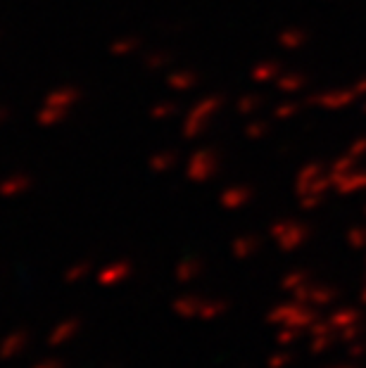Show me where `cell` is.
I'll use <instances>...</instances> for the list:
<instances>
[{
	"instance_id": "25",
	"label": "cell",
	"mask_w": 366,
	"mask_h": 368,
	"mask_svg": "<svg viewBox=\"0 0 366 368\" xmlns=\"http://www.w3.org/2000/svg\"><path fill=\"white\" fill-rule=\"evenodd\" d=\"M293 361L290 354H286V352H279V354H274L272 359H269V368H283L288 366Z\"/></svg>"
},
{
	"instance_id": "27",
	"label": "cell",
	"mask_w": 366,
	"mask_h": 368,
	"mask_svg": "<svg viewBox=\"0 0 366 368\" xmlns=\"http://www.w3.org/2000/svg\"><path fill=\"white\" fill-rule=\"evenodd\" d=\"M31 368H64V361H59L55 357H45V359H38Z\"/></svg>"
},
{
	"instance_id": "5",
	"label": "cell",
	"mask_w": 366,
	"mask_h": 368,
	"mask_svg": "<svg viewBox=\"0 0 366 368\" xmlns=\"http://www.w3.org/2000/svg\"><path fill=\"white\" fill-rule=\"evenodd\" d=\"M134 269L136 267L131 259H117V262L105 264V267L95 274V281H98L100 288H117V285H122L124 281L131 278Z\"/></svg>"
},
{
	"instance_id": "21",
	"label": "cell",
	"mask_w": 366,
	"mask_h": 368,
	"mask_svg": "<svg viewBox=\"0 0 366 368\" xmlns=\"http://www.w3.org/2000/svg\"><path fill=\"white\" fill-rule=\"evenodd\" d=\"M176 114H178L176 102H157V105L150 110V117H153L155 122H167V119L176 117Z\"/></svg>"
},
{
	"instance_id": "19",
	"label": "cell",
	"mask_w": 366,
	"mask_h": 368,
	"mask_svg": "<svg viewBox=\"0 0 366 368\" xmlns=\"http://www.w3.org/2000/svg\"><path fill=\"white\" fill-rule=\"evenodd\" d=\"M171 62H174V55L169 50H153V52H148V57H146V69L150 71L167 69Z\"/></svg>"
},
{
	"instance_id": "1",
	"label": "cell",
	"mask_w": 366,
	"mask_h": 368,
	"mask_svg": "<svg viewBox=\"0 0 366 368\" xmlns=\"http://www.w3.org/2000/svg\"><path fill=\"white\" fill-rule=\"evenodd\" d=\"M81 100V90L76 86H57L45 95L41 110L36 112V122L41 126H57L69 117L76 102Z\"/></svg>"
},
{
	"instance_id": "17",
	"label": "cell",
	"mask_w": 366,
	"mask_h": 368,
	"mask_svg": "<svg viewBox=\"0 0 366 368\" xmlns=\"http://www.w3.org/2000/svg\"><path fill=\"white\" fill-rule=\"evenodd\" d=\"M138 48H141V38H136V36H122V38L112 41L110 52L117 57H129V55H134Z\"/></svg>"
},
{
	"instance_id": "13",
	"label": "cell",
	"mask_w": 366,
	"mask_h": 368,
	"mask_svg": "<svg viewBox=\"0 0 366 368\" xmlns=\"http://www.w3.org/2000/svg\"><path fill=\"white\" fill-rule=\"evenodd\" d=\"M202 299L200 295H181L178 299H174V311L181 318H197L202 309Z\"/></svg>"
},
{
	"instance_id": "9",
	"label": "cell",
	"mask_w": 366,
	"mask_h": 368,
	"mask_svg": "<svg viewBox=\"0 0 366 368\" xmlns=\"http://www.w3.org/2000/svg\"><path fill=\"white\" fill-rule=\"evenodd\" d=\"M27 347H29V333L27 330H12V333L5 335L3 342H0V359L10 361V359L20 357Z\"/></svg>"
},
{
	"instance_id": "2",
	"label": "cell",
	"mask_w": 366,
	"mask_h": 368,
	"mask_svg": "<svg viewBox=\"0 0 366 368\" xmlns=\"http://www.w3.org/2000/svg\"><path fill=\"white\" fill-rule=\"evenodd\" d=\"M221 107H224V95H207V98L197 100L188 110V114H185L181 136L185 141H193V138L202 136L209 129V122L219 114Z\"/></svg>"
},
{
	"instance_id": "16",
	"label": "cell",
	"mask_w": 366,
	"mask_h": 368,
	"mask_svg": "<svg viewBox=\"0 0 366 368\" xmlns=\"http://www.w3.org/2000/svg\"><path fill=\"white\" fill-rule=\"evenodd\" d=\"M178 162V155L174 150H160L150 157V171L155 174H169Z\"/></svg>"
},
{
	"instance_id": "6",
	"label": "cell",
	"mask_w": 366,
	"mask_h": 368,
	"mask_svg": "<svg viewBox=\"0 0 366 368\" xmlns=\"http://www.w3.org/2000/svg\"><path fill=\"white\" fill-rule=\"evenodd\" d=\"M79 333H81V318H76V316L62 318V321L52 325V330L48 333V347L67 345V342L74 340Z\"/></svg>"
},
{
	"instance_id": "8",
	"label": "cell",
	"mask_w": 366,
	"mask_h": 368,
	"mask_svg": "<svg viewBox=\"0 0 366 368\" xmlns=\"http://www.w3.org/2000/svg\"><path fill=\"white\" fill-rule=\"evenodd\" d=\"M34 185V178L27 176V174H10L0 181V197L5 200H15V197H22L31 190Z\"/></svg>"
},
{
	"instance_id": "18",
	"label": "cell",
	"mask_w": 366,
	"mask_h": 368,
	"mask_svg": "<svg viewBox=\"0 0 366 368\" xmlns=\"http://www.w3.org/2000/svg\"><path fill=\"white\" fill-rule=\"evenodd\" d=\"M93 271V264L88 259H81V262H74L71 267L64 271V281L67 283H81L83 278H88Z\"/></svg>"
},
{
	"instance_id": "4",
	"label": "cell",
	"mask_w": 366,
	"mask_h": 368,
	"mask_svg": "<svg viewBox=\"0 0 366 368\" xmlns=\"http://www.w3.org/2000/svg\"><path fill=\"white\" fill-rule=\"evenodd\" d=\"M269 323L276 325H286V328H307V325L314 321V313L307 311L300 304H276L272 311H269Z\"/></svg>"
},
{
	"instance_id": "7",
	"label": "cell",
	"mask_w": 366,
	"mask_h": 368,
	"mask_svg": "<svg viewBox=\"0 0 366 368\" xmlns=\"http://www.w3.org/2000/svg\"><path fill=\"white\" fill-rule=\"evenodd\" d=\"M250 200H252V188L250 185H245V183L226 185V188L219 192V204L224 209H231V212L248 207Z\"/></svg>"
},
{
	"instance_id": "20",
	"label": "cell",
	"mask_w": 366,
	"mask_h": 368,
	"mask_svg": "<svg viewBox=\"0 0 366 368\" xmlns=\"http://www.w3.org/2000/svg\"><path fill=\"white\" fill-rule=\"evenodd\" d=\"M260 105H262V98H260V95L245 93V95H241V98L236 100V112L243 114V117H248V114L260 110Z\"/></svg>"
},
{
	"instance_id": "24",
	"label": "cell",
	"mask_w": 366,
	"mask_h": 368,
	"mask_svg": "<svg viewBox=\"0 0 366 368\" xmlns=\"http://www.w3.org/2000/svg\"><path fill=\"white\" fill-rule=\"evenodd\" d=\"M297 333H300L297 328H286V325H281V333L276 340H279V345H290V342L297 340Z\"/></svg>"
},
{
	"instance_id": "28",
	"label": "cell",
	"mask_w": 366,
	"mask_h": 368,
	"mask_svg": "<svg viewBox=\"0 0 366 368\" xmlns=\"http://www.w3.org/2000/svg\"><path fill=\"white\" fill-rule=\"evenodd\" d=\"M10 117H12V112H10V107H5V105H0V126H3V124H8V122H10Z\"/></svg>"
},
{
	"instance_id": "15",
	"label": "cell",
	"mask_w": 366,
	"mask_h": 368,
	"mask_svg": "<svg viewBox=\"0 0 366 368\" xmlns=\"http://www.w3.org/2000/svg\"><path fill=\"white\" fill-rule=\"evenodd\" d=\"M260 252V240L255 235H241V238L233 240L231 245V255L236 259H250Z\"/></svg>"
},
{
	"instance_id": "14",
	"label": "cell",
	"mask_w": 366,
	"mask_h": 368,
	"mask_svg": "<svg viewBox=\"0 0 366 368\" xmlns=\"http://www.w3.org/2000/svg\"><path fill=\"white\" fill-rule=\"evenodd\" d=\"M231 309V302L229 299H221V297H212V299H205L202 302V309H200V316L202 321H217V318L226 316V311Z\"/></svg>"
},
{
	"instance_id": "3",
	"label": "cell",
	"mask_w": 366,
	"mask_h": 368,
	"mask_svg": "<svg viewBox=\"0 0 366 368\" xmlns=\"http://www.w3.org/2000/svg\"><path fill=\"white\" fill-rule=\"evenodd\" d=\"M219 171V155L212 148H197L185 162V178L193 183H207Z\"/></svg>"
},
{
	"instance_id": "11",
	"label": "cell",
	"mask_w": 366,
	"mask_h": 368,
	"mask_svg": "<svg viewBox=\"0 0 366 368\" xmlns=\"http://www.w3.org/2000/svg\"><path fill=\"white\" fill-rule=\"evenodd\" d=\"M202 271H205V264H202L200 257H183L181 262L176 264L174 274H176L178 283H193L200 278Z\"/></svg>"
},
{
	"instance_id": "10",
	"label": "cell",
	"mask_w": 366,
	"mask_h": 368,
	"mask_svg": "<svg viewBox=\"0 0 366 368\" xmlns=\"http://www.w3.org/2000/svg\"><path fill=\"white\" fill-rule=\"evenodd\" d=\"M272 235H274V240L279 243L281 250H286V252H290V250H295V247L302 243V231L295 226H290V223H274L272 226Z\"/></svg>"
},
{
	"instance_id": "23",
	"label": "cell",
	"mask_w": 366,
	"mask_h": 368,
	"mask_svg": "<svg viewBox=\"0 0 366 368\" xmlns=\"http://www.w3.org/2000/svg\"><path fill=\"white\" fill-rule=\"evenodd\" d=\"M302 283H304V274L295 271V274H288L283 278V288H286V290H290V292H295V290L302 288Z\"/></svg>"
},
{
	"instance_id": "22",
	"label": "cell",
	"mask_w": 366,
	"mask_h": 368,
	"mask_svg": "<svg viewBox=\"0 0 366 368\" xmlns=\"http://www.w3.org/2000/svg\"><path fill=\"white\" fill-rule=\"evenodd\" d=\"M276 74V67L274 64H257L255 69H252V81H257V83H264V81H269Z\"/></svg>"
},
{
	"instance_id": "26",
	"label": "cell",
	"mask_w": 366,
	"mask_h": 368,
	"mask_svg": "<svg viewBox=\"0 0 366 368\" xmlns=\"http://www.w3.org/2000/svg\"><path fill=\"white\" fill-rule=\"evenodd\" d=\"M264 131H267V124L264 122H252V124L245 126V136L248 138H260Z\"/></svg>"
},
{
	"instance_id": "12",
	"label": "cell",
	"mask_w": 366,
	"mask_h": 368,
	"mask_svg": "<svg viewBox=\"0 0 366 368\" xmlns=\"http://www.w3.org/2000/svg\"><path fill=\"white\" fill-rule=\"evenodd\" d=\"M167 86L171 90H178V93H185V90L197 86V74L193 69H171L167 74Z\"/></svg>"
}]
</instances>
